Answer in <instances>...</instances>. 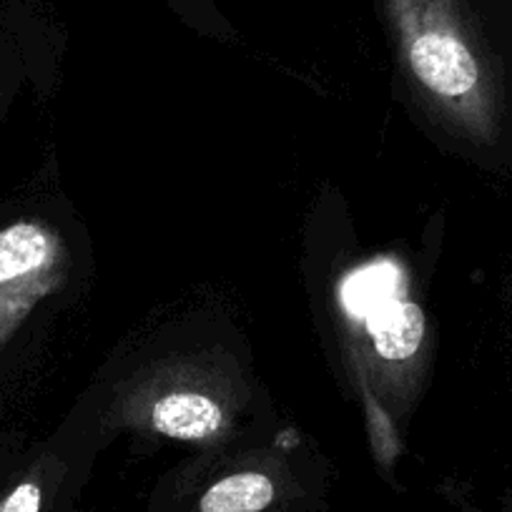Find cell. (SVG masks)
Returning <instances> with one entry per match:
<instances>
[{"mask_svg": "<svg viewBox=\"0 0 512 512\" xmlns=\"http://www.w3.org/2000/svg\"><path fill=\"white\" fill-rule=\"evenodd\" d=\"M58 244L46 226L18 221L0 231V342L53 287Z\"/></svg>", "mask_w": 512, "mask_h": 512, "instance_id": "6da1fadb", "label": "cell"}, {"mask_svg": "<svg viewBox=\"0 0 512 512\" xmlns=\"http://www.w3.org/2000/svg\"><path fill=\"white\" fill-rule=\"evenodd\" d=\"M151 425L156 432L174 440L204 442L219 435L224 425V410L219 402L201 392H171L154 405Z\"/></svg>", "mask_w": 512, "mask_h": 512, "instance_id": "7a4b0ae2", "label": "cell"}, {"mask_svg": "<svg viewBox=\"0 0 512 512\" xmlns=\"http://www.w3.org/2000/svg\"><path fill=\"white\" fill-rule=\"evenodd\" d=\"M367 332L374 352L387 362H405L415 357L425 337V314L420 304L395 299L367 317Z\"/></svg>", "mask_w": 512, "mask_h": 512, "instance_id": "3957f363", "label": "cell"}, {"mask_svg": "<svg viewBox=\"0 0 512 512\" xmlns=\"http://www.w3.org/2000/svg\"><path fill=\"white\" fill-rule=\"evenodd\" d=\"M277 497L274 480L264 472H234L221 477L199 500V512H264Z\"/></svg>", "mask_w": 512, "mask_h": 512, "instance_id": "277c9868", "label": "cell"}, {"mask_svg": "<svg viewBox=\"0 0 512 512\" xmlns=\"http://www.w3.org/2000/svg\"><path fill=\"white\" fill-rule=\"evenodd\" d=\"M364 405H367V425H369V437H372L374 455H377V460L382 462L384 467H390L392 462H395L397 450H400L390 415L382 410V405H379L372 395H367Z\"/></svg>", "mask_w": 512, "mask_h": 512, "instance_id": "5b68a950", "label": "cell"}, {"mask_svg": "<svg viewBox=\"0 0 512 512\" xmlns=\"http://www.w3.org/2000/svg\"><path fill=\"white\" fill-rule=\"evenodd\" d=\"M43 485L41 480H23L0 500V512H41Z\"/></svg>", "mask_w": 512, "mask_h": 512, "instance_id": "8992f818", "label": "cell"}]
</instances>
